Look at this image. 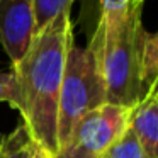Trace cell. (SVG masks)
<instances>
[{
    "instance_id": "1",
    "label": "cell",
    "mask_w": 158,
    "mask_h": 158,
    "mask_svg": "<svg viewBox=\"0 0 158 158\" xmlns=\"http://www.w3.org/2000/svg\"><path fill=\"white\" fill-rule=\"evenodd\" d=\"M72 46L73 27L68 10L36 34L26 56L12 66L22 124L27 127L36 146L53 158L60 153L58 106Z\"/></svg>"
},
{
    "instance_id": "2",
    "label": "cell",
    "mask_w": 158,
    "mask_h": 158,
    "mask_svg": "<svg viewBox=\"0 0 158 158\" xmlns=\"http://www.w3.org/2000/svg\"><path fill=\"white\" fill-rule=\"evenodd\" d=\"M89 48L106 83L107 104L134 107L141 102L139 38L143 32L139 0H104Z\"/></svg>"
},
{
    "instance_id": "3",
    "label": "cell",
    "mask_w": 158,
    "mask_h": 158,
    "mask_svg": "<svg viewBox=\"0 0 158 158\" xmlns=\"http://www.w3.org/2000/svg\"><path fill=\"white\" fill-rule=\"evenodd\" d=\"M107 104L106 83L94 51L73 44L68 51L58 106L60 151L72 141L73 131L85 114Z\"/></svg>"
},
{
    "instance_id": "4",
    "label": "cell",
    "mask_w": 158,
    "mask_h": 158,
    "mask_svg": "<svg viewBox=\"0 0 158 158\" xmlns=\"http://www.w3.org/2000/svg\"><path fill=\"white\" fill-rule=\"evenodd\" d=\"M133 109L116 104H104L80 119L68 146L92 156L102 158L110 146L126 133Z\"/></svg>"
},
{
    "instance_id": "5",
    "label": "cell",
    "mask_w": 158,
    "mask_h": 158,
    "mask_svg": "<svg viewBox=\"0 0 158 158\" xmlns=\"http://www.w3.org/2000/svg\"><path fill=\"white\" fill-rule=\"evenodd\" d=\"M32 39V0H0V44L12 66L26 56Z\"/></svg>"
},
{
    "instance_id": "6",
    "label": "cell",
    "mask_w": 158,
    "mask_h": 158,
    "mask_svg": "<svg viewBox=\"0 0 158 158\" xmlns=\"http://www.w3.org/2000/svg\"><path fill=\"white\" fill-rule=\"evenodd\" d=\"M129 126L133 127L143 158H158V102L143 99L131 114Z\"/></svg>"
},
{
    "instance_id": "7",
    "label": "cell",
    "mask_w": 158,
    "mask_h": 158,
    "mask_svg": "<svg viewBox=\"0 0 158 158\" xmlns=\"http://www.w3.org/2000/svg\"><path fill=\"white\" fill-rule=\"evenodd\" d=\"M158 82V31L146 32L139 38V87L141 100Z\"/></svg>"
},
{
    "instance_id": "8",
    "label": "cell",
    "mask_w": 158,
    "mask_h": 158,
    "mask_svg": "<svg viewBox=\"0 0 158 158\" xmlns=\"http://www.w3.org/2000/svg\"><path fill=\"white\" fill-rule=\"evenodd\" d=\"M34 141L24 124H19L7 134H0V158H31Z\"/></svg>"
},
{
    "instance_id": "9",
    "label": "cell",
    "mask_w": 158,
    "mask_h": 158,
    "mask_svg": "<svg viewBox=\"0 0 158 158\" xmlns=\"http://www.w3.org/2000/svg\"><path fill=\"white\" fill-rule=\"evenodd\" d=\"M73 7L72 0H32L34 15V36L48 27L58 15L68 12Z\"/></svg>"
},
{
    "instance_id": "10",
    "label": "cell",
    "mask_w": 158,
    "mask_h": 158,
    "mask_svg": "<svg viewBox=\"0 0 158 158\" xmlns=\"http://www.w3.org/2000/svg\"><path fill=\"white\" fill-rule=\"evenodd\" d=\"M106 158H143V151L138 143V138L134 134L133 127H127L126 133L107 150L104 155Z\"/></svg>"
},
{
    "instance_id": "11",
    "label": "cell",
    "mask_w": 158,
    "mask_h": 158,
    "mask_svg": "<svg viewBox=\"0 0 158 158\" xmlns=\"http://www.w3.org/2000/svg\"><path fill=\"white\" fill-rule=\"evenodd\" d=\"M0 102H7L12 109L19 110V92L17 82L12 72L0 73Z\"/></svg>"
},
{
    "instance_id": "12",
    "label": "cell",
    "mask_w": 158,
    "mask_h": 158,
    "mask_svg": "<svg viewBox=\"0 0 158 158\" xmlns=\"http://www.w3.org/2000/svg\"><path fill=\"white\" fill-rule=\"evenodd\" d=\"M55 158H97V156L83 153V151H80L78 148H75V146H66V148H63Z\"/></svg>"
},
{
    "instance_id": "13",
    "label": "cell",
    "mask_w": 158,
    "mask_h": 158,
    "mask_svg": "<svg viewBox=\"0 0 158 158\" xmlns=\"http://www.w3.org/2000/svg\"><path fill=\"white\" fill-rule=\"evenodd\" d=\"M31 158H53V156H51V155H48L46 151H43L41 148L36 146V148H34V153H32Z\"/></svg>"
},
{
    "instance_id": "14",
    "label": "cell",
    "mask_w": 158,
    "mask_h": 158,
    "mask_svg": "<svg viewBox=\"0 0 158 158\" xmlns=\"http://www.w3.org/2000/svg\"><path fill=\"white\" fill-rule=\"evenodd\" d=\"M144 99H151V100H156V102H158V82L155 83V87L150 90V94H148Z\"/></svg>"
},
{
    "instance_id": "15",
    "label": "cell",
    "mask_w": 158,
    "mask_h": 158,
    "mask_svg": "<svg viewBox=\"0 0 158 158\" xmlns=\"http://www.w3.org/2000/svg\"><path fill=\"white\" fill-rule=\"evenodd\" d=\"M102 158H106V156H102Z\"/></svg>"
}]
</instances>
